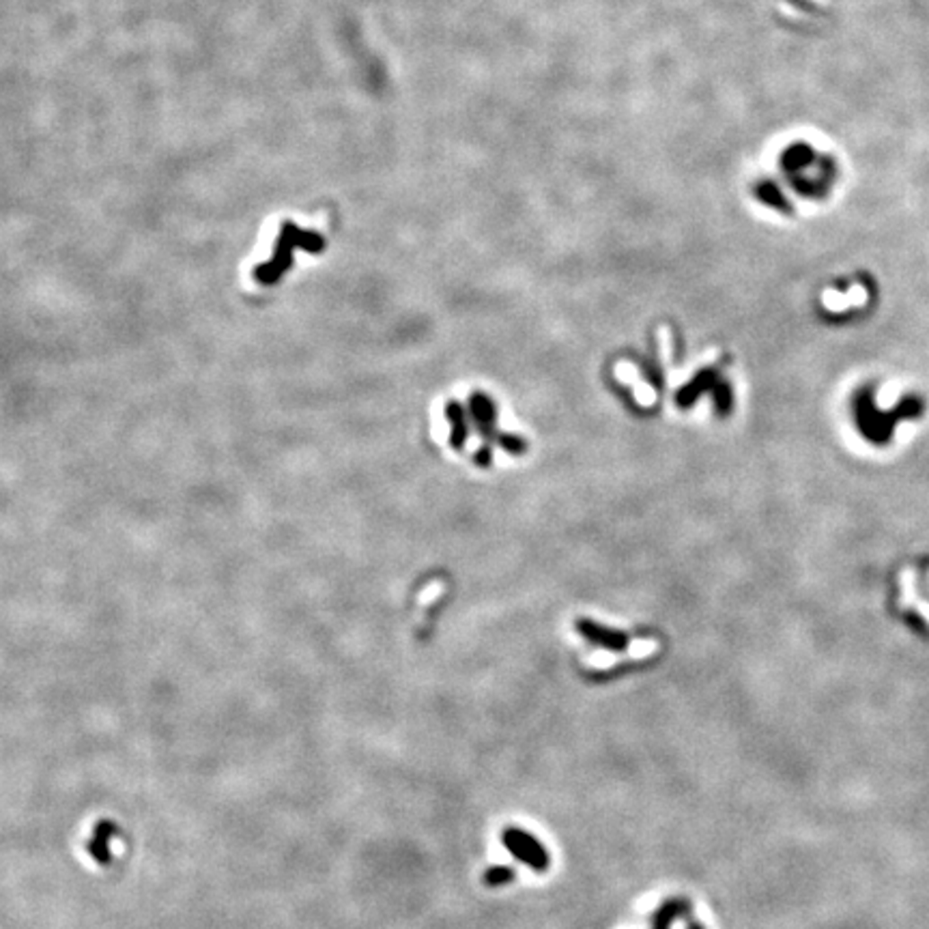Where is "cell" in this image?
<instances>
[{"mask_svg":"<svg viewBox=\"0 0 929 929\" xmlns=\"http://www.w3.org/2000/svg\"><path fill=\"white\" fill-rule=\"evenodd\" d=\"M784 171L790 177L792 186L801 194H824L835 177L828 157L816 153L811 146L796 145L784 155Z\"/></svg>","mask_w":929,"mask_h":929,"instance_id":"cell-1","label":"cell"}]
</instances>
